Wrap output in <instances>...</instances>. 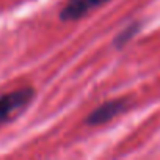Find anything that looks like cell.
Segmentation results:
<instances>
[{"label": "cell", "mask_w": 160, "mask_h": 160, "mask_svg": "<svg viewBox=\"0 0 160 160\" xmlns=\"http://www.w3.org/2000/svg\"><path fill=\"white\" fill-rule=\"evenodd\" d=\"M33 98L35 91L28 87L0 94V124H5L21 115L33 101Z\"/></svg>", "instance_id": "6da1fadb"}, {"label": "cell", "mask_w": 160, "mask_h": 160, "mask_svg": "<svg viewBox=\"0 0 160 160\" xmlns=\"http://www.w3.org/2000/svg\"><path fill=\"white\" fill-rule=\"evenodd\" d=\"M107 2H110V0H68L60 13V19L64 22L77 21L91 13L93 10L105 5Z\"/></svg>", "instance_id": "7a4b0ae2"}, {"label": "cell", "mask_w": 160, "mask_h": 160, "mask_svg": "<svg viewBox=\"0 0 160 160\" xmlns=\"http://www.w3.org/2000/svg\"><path fill=\"white\" fill-rule=\"evenodd\" d=\"M127 108V101L124 99H115V101H108L105 104H102L101 107H98L88 118L87 122L90 126H102L107 124L108 121L115 119L116 116H119L121 113H124Z\"/></svg>", "instance_id": "3957f363"}]
</instances>
